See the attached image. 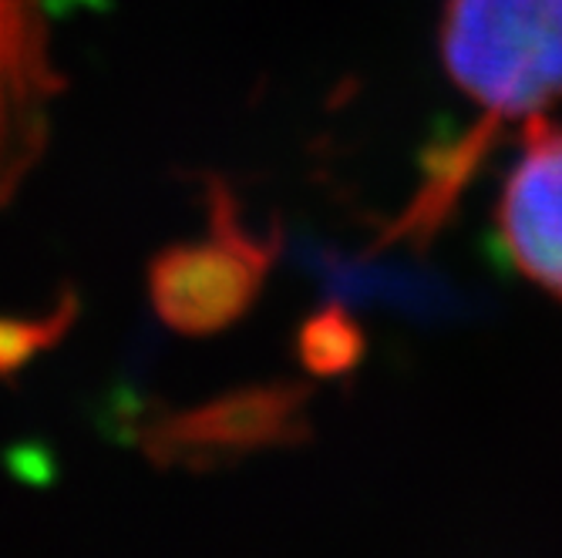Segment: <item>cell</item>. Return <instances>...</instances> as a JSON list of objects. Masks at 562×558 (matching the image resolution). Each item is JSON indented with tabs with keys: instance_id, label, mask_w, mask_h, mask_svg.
<instances>
[{
	"instance_id": "6da1fadb",
	"label": "cell",
	"mask_w": 562,
	"mask_h": 558,
	"mask_svg": "<svg viewBox=\"0 0 562 558\" xmlns=\"http://www.w3.org/2000/svg\"><path fill=\"white\" fill-rule=\"evenodd\" d=\"M441 61L482 118L435 156L387 239H431L495 135L513 122L542 118L562 98V0H448Z\"/></svg>"
},
{
	"instance_id": "7a4b0ae2",
	"label": "cell",
	"mask_w": 562,
	"mask_h": 558,
	"mask_svg": "<svg viewBox=\"0 0 562 558\" xmlns=\"http://www.w3.org/2000/svg\"><path fill=\"white\" fill-rule=\"evenodd\" d=\"M273 246L252 236L233 198L216 185L210 232L162 249L148 266V296L159 320L186 337H210L236 323L257 299Z\"/></svg>"
},
{
	"instance_id": "3957f363",
	"label": "cell",
	"mask_w": 562,
	"mask_h": 558,
	"mask_svg": "<svg viewBox=\"0 0 562 558\" xmlns=\"http://www.w3.org/2000/svg\"><path fill=\"white\" fill-rule=\"evenodd\" d=\"M303 387H246L189 411L159 414L142 424L138 444L159 468L213 471L252 451L293 444L303 437Z\"/></svg>"
},
{
	"instance_id": "277c9868",
	"label": "cell",
	"mask_w": 562,
	"mask_h": 558,
	"mask_svg": "<svg viewBox=\"0 0 562 558\" xmlns=\"http://www.w3.org/2000/svg\"><path fill=\"white\" fill-rule=\"evenodd\" d=\"M61 91L44 0H0V206L44 156Z\"/></svg>"
},
{
	"instance_id": "5b68a950",
	"label": "cell",
	"mask_w": 562,
	"mask_h": 558,
	"mask_svg": "<svg viewBox=\"0 0 562 558\" xmlns=\"http://www.w3.org/2000/svg\"><path fill=\"white\" fill-rule=\"evenodd\" d=\"M498 232L516 270L562 299V128L526 122L522 156L498 198Z\"/></svg>"
},
{
	"instance_id": "8992f818",
	"label": "cell",
	"mask_w": 562,
	"mask_h": 558,
	"mask_svg": "<svg viewBox=\"0 0 562 558\" xmlns=\"http://www.w3.org/2000/svg\"><path fill=\"white\" fill-rule=\"evenodd\" d=\"M75 314V299H68L65 307H58L47 317H31V320H14V317H0V377L14 374L24 367L37 350L50 346L68 327Z\"/></svg>"
},
{
	"instance_id": "52a82bcc",
	"label": "cell",
	"mask_w": 562,
	"mask_h": 558,
	"mask_svg": "<svg viewBox=\"0 0 562 558\" xmlns=\"http://www.w3.org/2000/svg\"><path fill=\"white\" fill-rule=\"evenodd\" d=\"M357 353H361V340H357V330L340 320V317H317L303 327L300 337V357L303 364L317 371V374H340L347 371Z\"/></svg>"
}]
</instances>
